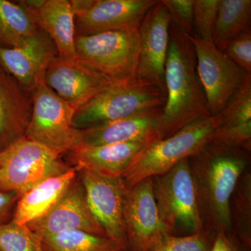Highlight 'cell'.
Masks as SVG:
<instances>
[{
  "instance_id": "6da1fadb",
  "label": "cell",
  "mask_w": 251,
  "mask_h": 251,
  "mask_svg": "<svg viewBox=\"0 0 251 251\" xmlns=\"http://www.w3.org/2000/svg\"><path fill=\"white\" fill-rule=\"evenodd\" d=\"M204 230L230 231L229 203L240 176L251 166V151L209 142L188 158Z\"/></svg>"
},
{
  "instance_id": "7a4b0ae2",
  "label": "cell",
  "mask_w": 251,
  "mask_h": 251,
  "mask_svg": "<svg viewBox=\"0 0 251 251\" xmlns=\"http://www.w3.org/2000/svg\"><path fill=\"white\" fill-rule=\"evenodd\" d=\"M166 100L162 114L160 139L186 125L211 116L196 67L194 48L187 34L173 22L165 66Z\"/></svg>"
},
{
  "instance_id": "3957f363",
  "label": "cell",
  "mask_w": 251,
  "mask_h": 251,
  "mask_svg": "<svg viewBox=\"0 0 251 251\" xmlns=\"http://www.w3.org/2000/svg\"><path fill=\"white\" fill-rule=\"evenodd\" d=\"M221 122V114L186 125L164 139L144 149L122 175L127 188L140 181L168 173L179 162L190 158L211 141Z\"/></svg>"
},
{
  "instance_id": "277c9868",
  "label": "cell",
  "mask_w": 251,
  "mask_h": 251,
  "mask_svg": "<svg viewBox=\"0 0 251 251\" xmlns=\"http://www.w3.org/2000/svg\"><path fill=\"white\" fill-rule=\"evenodd\" d=\"M166 100V92L152 83L137 77L119 81L77 109L73 125L76 129H88L140 112L163 108Z\"/></svg>"
},
{
  "instance_id": "5b68a950",
  "label": "cell",
  "mask_w": 251,
  "mask_h": 251,
  "mask_svg": "<svg viewBox=\"0 0 251 251\" xmlns=\"http://www.w3.org/2000/svg\"><path fill=\"white\" fill-rule=\"evenodd\" d=\"M151 180L160 217L168 234L186 236L204 230L188 158Z\"/></svg>"
},
{
  "instance_id": "8992f818",
  "label": "cell",
  "mask_w": 251,
  "mask_h": 251,
  "mask_svg": "<svg viewBox=\"0 0 251 251\" xmlns=\"http://www.w3.org/2000/svg\"><path fill=\"white\" fill-rule=\"evenodd\" d=\"M77 61L115 81L136 77L139 57L138 29L75 36Z\"/></svg>"
},
{
  "instance_id": "52a82bcc",
  "label": "cell",
  "mask_w": 251,
  "mask_h": 251,
  "mask_svg": "<svg viewBox=\"0 0 251 251\" xmlns=\"http://www.w3.org/2000/svg\"><path fill=\"white\" fill-rule=\"evenodd\" d=\"M72 168L62 156L24 137L0 153V188L21 198L44 180Z\"/></svg>"
},
{
  "instance_id": "ba28073f",
  "label": "cell",
  "mask_w": 251,
  "mask_h": 251,
  "mask_svg": "<svg viewBox=\"0 0 251 251\" xmlns=\"http://www.w3.org/2000/svg\"><path fill=\"white\" fill-rule=\"evenodd\" d=\"M32 111L25 137L62 156L81 143V130L74 128L75 109L44 82L31 94Z\"/></svg>"
},
{
  "instance_id": "9c48e42d",
  "label": "cell",
  "mask_w": 251,
  "mask_h": 251,
  "mask_svg": "<svg viewBox=\"0 0 251 251\" xmlns=\"http://www.w3.org/2000/svg\"><path fill=\"white\" fill-rule=\"evenodd\" d=\"M188 36L196 52L198 75L209 113L219 115L240 88L248 74L219 50L212 41Z\"/></svg>"
},
{
  "instance_id": "30bf717a",
  "label": "cell",
  "mask_w": 251,
  "mask_h": 251,
  "mask_svg": "<svg viewBox=\"0 0 251 251\" xmlns=\"http://www.w3.org/2000/svg\"><path fill=\"white\" fill-rule=\"evenodd\" d=\"M123 219L127 251H148L160 238L168 234L157 207L151 178L127 188Z\"/></svg>"
},
{
  "instance_id": "8fae6325",
  "label": "cell",
  "mask_w": 251,
  "mask_h": 251,
  "mask_svg": "<svg viewBox=\"0 0 251 251\" xmlns=\"http://www.w3.org/2000/svg\"><path fill=\"white\" fill-rule=\"evenodd\" d=\"M80 178L92 215L107 237L126 250L123 203L127 188L122 176H110L81 170Z\"/></svg>"
},
{
  "instance_id": "7c38bea8",
  "label": "cell",
  "mask_w": 251,
  "mask_h": 251,
  "mask_svg": "<svg viewBox=\"0 0 251 251\" xmlns=\"http://www.w3.org/2000/svg\"><path fill=\"white\" fill-rule=\"evenodd\" d=\"M26 225L39 239L69 231H82L107 237L91 212L85 190L77 176L46 214Z\"/></svg>"
},
{
  "instance_id": "4fadbf2b",
  "label": "cell",
  "mask_w": 251,
  "mask_h": 251,
  "mask_svg": "<svg viewBox=\"0 0 251 251\" xmlns=\"http://www.w3.org/2000/svg\"><path fill=\"white\" fill-rule=\"evenodd\" d=\"M58 56L53 41L42 29L20 47L0 45V67L30 94L44 82L46 72Z\"/></svg>"
},
{
  "instance_id": "5bb4252c",
  "label": "cell",
  "mask_w": 251,
  "mask_h": 251,
  "mask_svg": "<svg viewBox=\"0 0 251 251\" xmlns=\"http://www.w3.org/2000/svg\"><path fill=\"white\" fill-rule=\"evenodd\" d=\"M172 20L161 0L144 17L139 28V57L136 77L166 92L165 66Z\"/></svg>"
},
{
  "instance_id": "9a60e30c",
  "label": "cell",
  "mask_w": 251,
  "mask_h": 251,
  "mask_svg": "<svg viewBox=\"0 0 251 251\" xmlns=\"http://www.w3.org/2000/svg\"><path fill=\"white\" fill-rule=\"evenodd\" d=\"M158 0H92L75 15V35L87 36L109 31L139 28L149 10Z\"/></svg>"
},
{
  "instance_id": "2e32d148",
  "label": "cell",
  "mask_w": 251,
  "mask_h": 251,
  "mask_svg": "<svg viewBox=\"0 0 251 251\" xmlns=\"http://www.w3.org/2000/svg\"><path fill=\"white\" fill-rule=\"evenodd\" d=\"M119 81L92 70L78 61L57 57L46 73L44 83L75 110Z\"/></svg>"
},
{
  "instance_id": "e0dca14e",
  "label": "cell",
  "mask_w": 251,
  "mask_h": 251,
  "mask_svg": "<svg viewBox=\"0 0 251 251\" xmlns=\"http://www.w3.org/2000/svg\"><path fill=\"white\" fill-rule=\"evenodd\" d=\"M163 108L152 109L81 130L80 145L88 146L160 140Z\"/></svg>"
},
{
  "instance_id": "ac0fdd59",
  "label": "cell",
  "mask_w": 251,
  "mask_h": 251,
  "mask_svg": "<svg viewBox=\"0 0 251 251\" xmlns=\"http://www.w3.org/2000/svg\"><path fill=\"white\" fill-rule=\"evenodd\" d=\"M153 141L88 146L80 145L66 153L77 171L87 170L110 176H122L135 156Z\"/></svg>"
},
{
  "instance_id": "d6986e66",
  "label": "cell",
  "mask_w": 251,
  "mask_h": 251,
  "mask_svg": "<svg viewBox=\"0 0 251 251\" xmlns=\"http://www.w3.org/2000/svg\"><path fill=\"white\" fill-rule=\"evenodd\" d=\"M30 95L0 67V153L25 137L32 111Z\"/></svg>"
},
{
  "instance_id": "ffe728a7",
  "label": "cell",
  "mask_w": 251,
  "mask_h": 251,
  "mask_svg": "<svg viewBox=\"0 0 251 251\" xmlns=\"http://www.w3.org/2000/svg\"><path fill=\"white\" fill-rule=\"evenodd\" d=\"M221 122L211 141L251 151V75L221 112Z\"/></svg>"
},
{
  "instance_id": "44dd1931",
  "label": "cell",
  "mask_w": 251,
  "mask_h": 251,
  "mask_svg": "<svg viewBox=\"0 0 251 251\" xmlns=\"http://www.w3.org/2000/svg\"><path fill=\"white\" fill-rule=\"evenodd\" d=\"M35 13L39 27L53 41L59 57L77 60L75 14L71 1L44 0Z\"/></svg>"
},
{
  "instance_id": "7402d4cb",
  "label": "cell",
  "mask_w": 251,
  "mask_h": 251,
  "mask_svg": "<svg viewBox=\"0 0 251 251\" xmlns=\"http://www.w3.org/2000/svg\"><path fill=\"white\" fill-rule=\"evenodd\" d=\"M77 170L44 180L25 193L15 206L11 221L26 225L46 214L57 203L63 193L77 177Z\"/></svg>"
},
{
  "instance_id": "603a6c76",
  "label": "cell",
  "mask_w": 251,
  "mask_h": 251,
  "mask_svg": "<svg viewBox=\"0 0 251 251\" xmlns=\"http://www.w3.org/2000/svg\"><path fill=\"white\" fill-rule=\"evenodd\" d=\"M39 29L36 13L22 1L0 0V45L20 47Z\"/></svg>"
},
{
  "instance_id": "cb8c5ba5",
  "label": "cell",
  "mask_w": 251,
  "mask_h": 251,
  "mask_svg": "<svg viewBox=\"0 0 251 251\" xmlns=\"http://www.w3.org/2000/svg\"><path fill=\"white\" fill-rule=\"evenodd\" d=\"M251 0H221L212 34L213 44L224 52L234 38L251 30Z\"/></svg>"
},
{
  "instance_id": "d4e9b609",
  "label": "cell",
  "mask_w": 251,
  "mask_h": 251,
  "mask_svg": "<svg viewBox=\"0 0 251 251\" xmlns=\"http://www.w3.org/2000/svg\"><path fill=\"white\" fill-rule=\"evenodd\" d=\"M231 231L251 247V171L243 173L232 193L229 203Z\"/></svg>"
},
{
  "instance_id": "484cf974",
  "label": "cell",
  "mask_w": 251,
  "mask_h": 251,
  "mask_svg": "<svg viewBox=\"0 0 251 251\" xmlns=\"http://www.w3.org/2000/svg\"><path fill=\"white\" fill-rule=\"evenodd\" d=\"M40 240L45 251H117L124 249L108 237L82 231L60 232L41 237Z\"/></svg>"
},
{
  "instance_id": "4316f807",
  "label": "cell",
  "mask_w": 251,
  "mask_h": 251,
  "mask_svg": "<svg viewBox=\"0 0 251 251\" xmlns=\"http://www.w3.org/2000/svg\"><path fill=\"white\" fill-rule=\"evenodd\" d=\"M0 251H45L40 239L27 225H18L12 221L0 226Z\"/></svg>"
},
{
  "instance_id": "83f0119b",
  "label": "cell",
  "mask_w": 251,
  "mask_h": 251,
  "mask_svg": "<svg viewBox=\"0 0 251 251\" xmlns=\"http://www.w3.org/2000/svg\"><path fill=\"white\" fill-rule=\"evenodd\" d=\"M214 234L205 230L186 236L166 234L148 251H210Z\"/></svg>"
},
{
  "instance_id": "f1b7e54d",
  "label": "cell",
  "mask_w": 251,
  "mask_h": 251,
  "mask_svg": "<svg viewBox=\"0 0 251 251\" xmlns=\"http://www.w3.org/2000/svg\"><path fill=\"white\" fill-rule=\"evenodd\" d=\"M221 0H193V36L211 41Z\"/></svg>"
},
{
  "instance_id": "f546056e",
  "label": "cell",
  "mask_w": 251,
  "mask_h": 251,
  "mask_svg": "<svg viewBox=\"0 0 251 251\" xmlns=\"http://www.w3.org/2000/svg\"><path fill=\"white\" fill-rule=\"evenodd\" d=\"M224 53L246 74L251 75V30L234 38L226 46Z\"/></svg>"
},
{
  "instance_id": "4dcf8cb0",
  "label": "cell",
  "mask_w": 251,
  "mask_h": 251,
  "mask_svg": "<svg viewBox=\"0 0 251 251\" xmlns=\"http://www.w3.org/2000/svg\"><path fill=\"white\" fill-rule=\"evenodd\" d=\"M180 30L193 36V0H161Z\"/></svg>"
},
{
  "instance_id": "1f68e13d",
  "label": "cell",
  "mask_w": 251,
  "mask_h": 251,
  "mask_svg": "<svg viewBox=\"0 0 251 251\" xmlns=\"http://www.w3.org/2000/svg\"><path fill=\"white\" fill-rule=\"evenodd\" d=\"M210 251H251V247L243 242L232 231H221L214 234Z\"/></svg>"
},
{
  "instance_id": "d6a6232c",
  "label": "cell",
  "mask_w": 251,
  "mask_h": 251,
  "mask_svg": "<svg viewBox=\"0 0 251 251\" xmlns=\"http://www.w3.org/2000/svg\"><path fill=\"white\" fill-rule=\"evenodd\" d=\"M19 198L17 193L4 191L0 188V226L12 220L15 206Z\"/></svg>"
},
{
  "instance_id": "836d02e7",
  "label": "cell",
  "mask_w": 251,
  "mask_h": 251,
  "mask_svg": "<svg viewBox=\"0 0 251 251\" xmlns=\"http://www.w3.org/2000/svg\"><path fill=\"white\" fill-rule=\"evenodd\" d=\"M117 251H127L126 250H125V249H120V250Z\"/></svg>"
},
{
  "instance_id": "e575fe53",
  "label": "cell",
  "mask_w": 251,
  "mask_h": 251,
  "mask_svg": "<svg viewBox=\"0 0 251 251\" xmlns=\"http://www.w3.org/2000/svg\"></svg>"
}]
</instances>
